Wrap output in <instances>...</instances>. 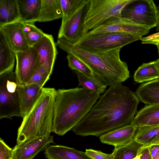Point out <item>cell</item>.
I'll return each mask as SVG.
<instances>
[{
	"label": "cell",
	"instance_id": "60d3db41",
	"mask_svg": "<svg viewBox=\"0 0 159 159\" xmlns=\"http://www.w3.org/2000/svg\"><path fill=\"white\" fill-rule=\"evenodd\" d=\"M157 49H158V54L159 55V44L157 45Z\"/></svg>",
	"mask_w": 159,
	"mask_h": 159
},
{
	"label": "cell",
	"instance_id": "8d00e7d4",
	"mask_svg": "<svg viewBox=\"0 0 159 159\" xmlns=\"http://www.w3.org/2000/svg\"><path fill=\"white\" fill-rule=\"evenodd\" d=\"M157 14L158 19V22L156 26V30L157 32H159V5L157 7Z\"/></svg>",
	"mask_w": 159,
	"mask_h": 159
},
{
	"label": "cell",
	"instance_id": "4fadbf2b",
	"mask_svg": "<svg viewBox=\"0 0 159 159\" xmlns=\"http://www.w3.org/2000/svg\"><path fill=\"white\" fill-rule=\"evenodd\" d=\"M24 24L19 20L0 26V32L15 52L25 51L30 47L23 31Z\"/></svg>",
	"mask_w": 159,
	"mask_h": 159
},
{
	"label": "cell",
	"instance_id": "9a60e30c",
	"mask_svg": "<svg viewBox=\"0 0 159 159\" xmlns=\"http://www.w3.org/2000/svg\"><path fill=\"white\" fill-rule=\"evenodd\" d=\"M138 128L131 123L106 132L101 135L99 139L102 143L117 148L131 142Z\"/></svg>",
	"mask_w": 159,
	"mask_h": 159
},
{
	"label": "cell",
	"instance_id": "8992f818",
	"mask_svg": "<svg viewBox=\"0 0 159 159\" xmlns=\"http://www.w3.org/2000/svg\"><path fill=\"white\" fill-rule=\"evenodd\" d=\"M15 72L9 71L0 75V119L21 117Z\"/></svg>",
	"mask_w": 159,
	"mask_h": 159
},
{
	"label": "cell",
	"instance_id": "f546056e",
	"mask_svg": "<svg viewBox=\"0 0 159 159\" xmlns=\"http://www.w3.org/2000/svg\"><path fill=\"white\" fill-rule=\"evenodd\" d=\"M66 58L68 66L71 70L78 71L90 78H95L89 67L79 59L69 53H67Z\"/></svg>",
	"mask_w": 159,
	"mask_h": 159
},
{
	"label": "cell",
	"instance_id": "ac0fdd59",
	"mask_svg": "<svg viewBox=\"0 0 159 159\" xmlns=\"http://www.w3.org/2000/svg\"><path fill=\"white\" fill-rule=\"evenodd\" d=\"M132 123L138 127L159 126V104L146 105L137 113Z\"/></svg>",
	"mask_w": 159,
	"mask_h": 159
},
{
	"label": "cell",
	"instance_id": "4316f807",
	"mask_svg": "<svg viewBox=\"0 0 159 159\" xmlns=\"http://www.w3.org/2000/svg\"><path fill=\"white\" fill-rule=\"evenodd\" d=\"M76 74L79 85L91 91L99 92L101 94L106 91L107 86L95 78H91L77 71Z\"/></svg>",
	"mask_w": 159,
	"mask_h": 159
},
{
	"label": "cell",
	"instance_id": "8fae6325",
	"mask_svg": "<svg viewBox=\"0 0 159 159\" xmlns=\"http://www.w3.org/2000/svg\"><path fill=\"white\" fill-rule=\"evenodd\" d=\"M120 14L111 17L98 27L89 31L86 34L125 33L142 36L148 33L149 29L129 22L122 18Z\"/></svg>",
	"mask_w": 159,
	"mask_h": 159
},
{
	"label": "cell",
	"instance_id": "7a4b0ae2",
	"mask_svg": "<svg viewBox=\"0 0 159 159\" xmlns=\"http://www.w3.org/2000/svg\"><path fill=\"white\" fill-rule=\"evenodd\" d=\"M56 45L79 59L92 71L94 77L107 86L122 82L130 77L126 63L120 57L121 48L107 50H89L58 38Z\"/></svg>",
	"mask_w": 159,
	"mask_h": 159
},
{
	"label": "cell",
	"instance_id": "d6a6232c",
	"mask_svg": "<svg viewBox=\"0 0 159 159\" xmlns=\"http://www.w3.org/2000/svg\"><path fill=\"white\" fill-rule=\"evenodd\" d=\"M85 152L92 159H113V155L112 153L107 154L100 151L92 149H86Z\"/></svg>",
	"mask_w": 159,
	"mask_h": 159
},
{
	"label": "cell",
	"instance_id": "484cf974",
	"mask_svg": "<svg viewBox=\"0 0 159 159\" xmlns=\"http://www.w3.org/2000/svg\"><path fill=\"white\" fill-rule=\"evenodd\" d=\"M143 146L133 139L125 145L114 148L112 152L113 159H133L137 156Z\"/></svg>",
	"mask_w": 159,
	"mask_h": 159
},
{
	"label": "cell",
	"instance_id": "d6986e66",
	"mask_svg": "<svg viewBox=\"0 0 159 159\" xmlns=\"http://www.w3.org/2000/svg\"><path fill=\"white\" fill-rule=\"evenodd\" d=\"M135 93L146 105L159 104V79L141 84Z\"/></svg>",
	"mask_w": 159,
	"mask_h": 159
},
{
	"label": "cell",
	"instance_id": "7c38bea8",
	"mask_svg": "<svg viewBox=\"0 0 159 159\" xmlns=\"http://www.w3.org/2000/svg\"><path fill=\"white\" fill-rule=\"evenodd\" d=\"M54 143L53 136L50 135L16 144L12 148L14 159H33L50 144Z\"/></svg>",
	"mask_w": 159,
	"mask_h": 159
},
{
	"label": "cell",
	"instance_id": "603a6c76",
	"mask_svg": "<svg viewBox=\"0 0 159 159\" xmlns=\"http://www.w3.org/2000/svg\"><path fill=\"white\" fill-rule=\"evenodd\" d=\"M19 20L17 0H0V26Z\"/></svg>",
	"mask_w": 159,
	"mask_h": 159
},
{
	"label": "cell",
	"instance_id": "d4e9b609",
	"mask_svg": "<svg viewBox=\"0 0 159 159\" xmlns=\"http://www.w3.org/2000/svg\"><path fill=\"white\" fill-rule=\"evenodd\" d=\"M159 134V126H147L138 127L134 139L144 146L152 144Z\"/></svg>",
	"mask_w": 159,
	"mask_h": 159
},
{
	"label": "cell",
	"instance_id": "cb8c5ba5",
	"mask_svg": "<svg viewBox=\"0 0 159 159\" xmlns=\"http://www.w3.org/2000/svg\"><path fill=\"white\" fill-rule=\"evenodd\" d=\"M159 79V72L154 61L143 63L134 72V79L137 83L149 82Z\"/></svg>",
	"mask_w": 159,
	"mask_h": 159
},
{
	"label": "cell",
	"instance_id": "52a82bcc",
	"mask_svg": "<svg viewBox=\"0 0 159 159\" xmlns=\"http://www.w3.org/2000/svg\"><path fill=\"white\" fill-rule=\"evenodd\" d=\"M142 38V36L138 35L125 33L86 34L74 44L89 50H107L121 48Z\"/></svg>",
	"mask_w": 159,
	"mask_h": 159
},
{
	"label": "cell",
	"instance_id": "1f68e13d",
	"mask_svg": "<svg viewBox=\"0 0 159 159\" xmlns=\"http://www.w3.org/2000/svg\"><path fill=\"white\" fill-rule=\"evenodd\" d=\"M0 159H14L13 149L0 139Z\"/></svg>",
	"mask_w": 159,
	"mask_h": 159
},
{
	"label": "cell",
	"instance_id": "ba28073f",
	"mask_svg": "<svg viewBox=\"0 0 159 159\" xmlns=\"http://www.w3.org/2000/svg\"><path fill=\"white\" fill-rule=\"evenodd\" d=\"M120 15L129 22L150 29L158 22L157 7L152 0H132Z\"/></svg>",
	"mask_w": 159,
	"mask_h": 159
},
{
	"label": "cell",
	"instance_id": "6da1fadb",
	"mask_svg": "<svg viewBox=\"0 0 159 159\" xmlns=\"http://www.w3.org/2000/svg\"><path fill=\"white\" fill-rule=\"evenodd\" d=\"M139 101L136 93L122 83L110 86L72 131L80 136H99L130 124Z\"/></svg>",
	"mask_w": 159,
	"mask_h": 159
},
{
	"label": "cell",
	"instance_id": "5b68a950",
	"mask_svg": "<svg viewBox=\"0 0 159 159\" xmlns=\"http://www.w3.org/2000/svg\"><path fill=\"white\" fill-rule=\"evenodd\" d=\"M131 0H89L84 23L86 34L111 17L120 14Z\"/></svg>",
	"mask_w": 159,
	"mask_h": 159
},
{
	"label": "cell",
	"instance_id": "7402d4cb",
	"mask_svg": "<svg viewBox=\"0 0 159 159\" xmlns=\"http://www.w3.org/2000/svg\"><path fill=\"white\" fill-rule=\"evenodd\" d=\"M15 59L16 52L0 32V75L13 71Z\"/></svg>",
	"mask_w": 159,
	"mask_h": 159
},
{
	"label": "cell",
	"instance_id": "836d02e7",
	"mask_svg": "<svg viewBox=\"0 0 159 159\" xmlns=\"http://www.w3.org/2000/svg\"><path fill=\"white\" fill-rule=\"evenodd\" d=\"M143 44H159V32L146 37H142L141 39Z\"/></svg>",
	"mask_w": 159,
	"mask_h": 159
},
{
	"label": "cell",
	"instance_id": "5bb4252c",
	"mask_svg": "<svg viewBox=\"0 0 159 159\" xmlns=\"http://www.w3.org/2000/svg\"><path fill=\"white\" fill-rule=\"evenodd\" d=\"M56 46L52 36L46 34L32 46L38 54L40 65L46 68L51 74L57 54Z\"/></svg>",
	"mask_w": 159,
	"mask_h": 159
},
{
	"label": "cell",
	"instance_id": "f35d334b",
	"mask_svg": "<svg viewBox=\"0 0 159 159\" xmlns=\"http://www.w3.org/2000/svg\"><path fill=\"white\" fill-rule=\"evenodd\" d=\"M155 64L159 72V58L154 61Z\"/></svg>",
	"mask_w": 159,
	"mask_h": 159
},
{
	"label": "cell",
	"instance_id": "ab89813d",
	"mask_svg": "<svg viewBox=\"0 0 159 159\" xmlns=\"http://www.w3.org/2000/svg\"><path fill=\"white\" fill-rule=\"evenodd\" d=\"M141 154L140 151L137 156L133 159H140Z\"/></svg>",
	"mask_w": 159,
	"mask_h": 159
},
{
	"label": "cell",
	"instance_id": "83f0119b",
	"mask_svg": "<svg viewBox=\"0 0 159 159\" xmlns=\"http://www.w3.org/2000/svg\"><path fill=\"white\" fill-rule=\"evenodd\" d=\"M23 31L30 47H32L45 35L41 29L35 25L34 22H24Z\"/></svg>",
	"mask_w": 159,
	"mask_h": 159
},
{
	"label": "cell",
	"instance_id": "e575fe53",
	"mask_svg": "<svg viewBox=\"0 0 159 159\" xmlns=\"http://www.w3.org/2000/svg\"><path fill=\"white\" fill-rule=\"evenodd\" d=\"M147 147L151 159H159V144H151Z\"/></svg>",
	"mask_w": 159,
	"mask_h": 159
},
{
	"label": "cell",
	"instance_id": "44dd1931",
	"mask_svg": "<svg viewBox=\"0 0 159 159\" xmlns=\"http://www.w3.org/2000/svg\"><path fill=\"white\" fill-rule=\"evenodd\" d=\"M62 16L59 0H41L40 13L36 22L52 21L62 18Z\"/></svg>",
	"mask_w": 159,
	"mask_h": 159
},
{
	"label": "cell",
	"instance_id": "e0dca14e",
	"mask_svg": "<svg viewBox=\"0 0 159 159\" xmlns=\"http://www.w3.org/2000/svg\"><path fill=\"white\" fill-rule=\"evenodd\" d=\"M44 154L47 159H92L85 152L61 145H50Z\"/></svg>",
	"mask_w": 159,
	"mask_h": 159
},
{
	"label": "cell",
	"instance_id": "f1b7e54d",
	"mask_svg": "<svg viewBox=\"0 0 159 159\" xmlns=\"http://www.w3.org/2000/svg\"><path fill=\"white\" fill-rule=\"evenodd\" d=\"M83 0H59L62 16L61 25H63L75 12Z\"/></svg>",
	"mask_w": 159,
	"mask_h": 159
},
{
	"label": "cell",
	"instance_id": "30bf717a",
	"mask_svg": "<svg viewBox=\"0 0 159 159\" xmlns=\"http://www.w3.org/2000/svg\"><path fill=\"white\" fill-rule=\"evenodd\" d=\"M16 59L15 72L18 84L25 85L41 65L39 56L31 47L25 51L16 52Z\"/></svg>",
	"mask_w": 159,
	"mask_h": 159
},
{
	"label": "cell",
	"instance_id": "3957f363",
	"mask_svg": "<svg viewBox=\"0 0 159 159\" xmlns=\"http://www.w3.org/2000/svg\"><path fill=\"white\" fill-rule=\"evenodd\" d=\"M101 94L81 87L56 90L52 132L62 136L72 129L88 113Z\"/></svg>",
	"mask_w": 159,
	"mask_h": 159
},
{
	"label": "cell",
	"instance_id": "74e56055",
	"mask_svg": "<svg viewBox=\"0 0 159 159\" xmlns=\"http://www.w3.org/2000/svg\"><path fill=\"white\" fill-rule=\"evenodd\" d=\"M159 144V134L151 144Z\"/></svg>",
	"mask_w": 159,
	"mask_h": 159
},
{
	"label": "cell",
	"instance_id": "d590c367",
	"mask_svg": "<svg viewBox=\"0 0 159 159\" xmlns=\"http://www.w3.org/2000/svg\"><path fill=\"white\" fill-rule=\"evenodd\" d=\"M141 154L140 159H151L148 148L145 146H143L140 150Z\"/></svg>",
	"mask_w": 159,
	"mask_h": 159
},
{
	"label": "cell",
	"instance_id": "ffe728a7",
	"mask_svg": "<svg viewBox=\"0 0 159 159\" xmlns=\"http://www.w3.org/2000/svg\"><path fill=\"white\" fill-rule=\"evenodd\" d=\"M20 20L23 22H36L39 16L41 0H17Z\"/></svg>",
	"mask_w": 159,
	"mask_h": 159
},
{
	"label": "cell",
	"instance_id": "4dcf8cb0",
	"mask_svg": "<svg viewBox=\"0 0 159 159\" xmlns=\"http://www.w3.org/2000/svg\"><path fill=\"white\" fill-rule=\"evenodd\" d=\"M51 74L46 68L40 65L26 84H34L43 88Z\"/></svg>",
	"mask_w": 159,
	"mask_h": 159
},
{
	"label": "cell",
	"instance_id": "2e32d148",
	"mask_svg": "<svg viewBox=\"0 0 159 159\" xmlns=\"http://www.w3.org/2000/svg\"><path fill=\"white\" fill-rule=\"evenodd\" d=\"M42 89L34 84L18 85L21 117H24L30 111L40 96Z\"/></svg>",
	"mask_w": 159,
	"mask_h": 159
},
{
	"label": "cell",
	"instance_id": "277c9868",
	"mask_svg": "<svg viewBox=\"0 0 159 159\" xmlns=\"http://www.w3.org/2000/svg\"><path fill=\"white\" fill-rule=\"evenodd\" d=\"M56 92L54 88H43L39 99L23 118L17 131V144L50 135L52 132Z\"/></svg>",
	"mask_w": 159,
	"mask_h": 159
},
{
	"label": "cell",
	"instance_id": "9c48e42d",
	"mask_svg": "<svg viewBox=\"0 0 159 159\" xmlns=\"http://www.w3.org/2000/svg\"><path fill=\"white\" fill-rule=\"evenodd\" d=\"M89 0H83L73 15L61 25L58 38H63L75 44L86 34L84 23L88 10Z\"/></svg>",
	"mask_w": 159,
	"mask_h": 159
}]
</instances>
